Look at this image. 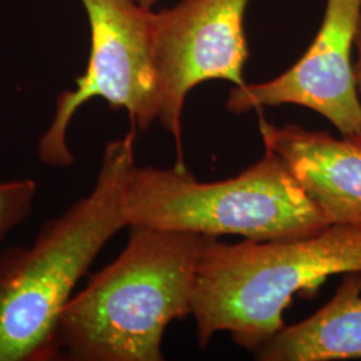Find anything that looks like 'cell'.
<instances>
[{"label": "cell", "instance_id": "4", "mask_svg": "<svg viewBox=\"0 0 361 361\" xmlns=\"http://www.w3.org/2000/svg\"><path fill=\"white\" fill-rule=\"evenodd\" d=\"M128 228L281 241L322 232L326 221L284 161L269 150L237 177L200 182L186 168L131 170Z\"/></svg>", "mask_w": 361, "mask_h": 361}, {"label": "cell", "instance_id": "10", "mask_svg": "<svg viewBox=\"0 0 361 361\" xmlns=\"http://www.w3.org/2000/svg\"><path fill=\"white\" fill-rule=\"evenodd\" d=\"M37 190L31 178L0 182V241L32 212Z\"/></svg>", "mask_w": 361, "mask_h": 361}, {"label": "cell", "instance_id": "9", "mask_svg": "<svg viewBox=\"0 0 361 361\" xmlns=\"http://www.w3.org/2000/svg\"><path fill=\"white\" fill-rule=\"evenodd\" d=\"M255 355L261 361L361 359V271L345 273L322 310L301 323L285 325Z\"/></svg>", "mask_w": 361, "mask_h": 361}, {"label": "cell", "instance_id": "3", "mask_svg": "<svg viewBox=\"0 0 361 361\" xmlns=\"http://www.w3.org/2000/svg\"><path fill=\"white\" fill-rule=\"evenodd\" d=\"M361 271V225H329L281 241L225 244L207 235L197 264L192 314L201 348L226 331L255 352L285 326L297 293H313L335 274Z\"/></svg>", "mask_w": 361, "mask_h": 361}, {"label": "cell", "instance_id": "7", "mask_svg": "<svg viewBox=\"0 0 361 361\" xmlns=\"http://www.w3.org/2000/svg\"><path fill=\"white\" fill-rule=\"evenodd\" d=\"M360 19L361 0H328L322 27L304 56L269 82L235 86L228 110L243 114L264 106L298 104L326 118L341 137L361 140V101L350 58Z\"/></svg>", "mask_w": 361, "mask_h": 361}, {"label": "cell", "instance_id": "6", "mask_svg": "<svg viewBox=\"0 0 361 361\" xmlns=\"http://www.w3.org/2000/svg\"><path fill=\"white\" fill-rule=\"evenodd\" d=\"M249 0H182L155 13L158 119L173 137L183 164L182 111L188 92L209 79L245 85L249 58L244 13Z\"/></svg>", "mask_w": 361, "mask_h": 361}, {"label": "cell", "instance_id": "12", "mask_svg": "<svg viewBox=\"0 0 361 361\" xmlns=\"http://www.w3.org/2000/svg\"><path fill=\"white\" fill-rule=\"evenodd\" d=\"M145 8H152V6L155 4L158 0H137Z\"/></svg>", "mask_w": 361, "mask_h": 361}, {"label": "cell", "instance_id": "5", "mask_svg": "<svg viewBox=\"0 0 361 361\" xmlns=\"http://www.w3.org/2000/svg\"><path fill=\"white\" fill-rule=\"evenodd\" d=\"M91 30L89 65L75 87L58 97L49 128L38 142L39 159L54 168L74 165L67 143L71 119L80 106L102 98L125 109L133 126L146 131L158 119L155 13L137 0H80Z\"/></svg>", "mask_w": 361, "mask_h": 361}, {"label": "cell", "instance_id": "11", "mask_svg": "<svg viewBox=\"0 0 361 361\" xmlns=\"http://www.w3.org/2000/svg\"><path fill=\"white\" fill-rule=\"evenodd\" d=\"M355 46H356V50H357V59L355 62V75H356V82H357V90L361 94V19Z\"/></svg>", "mask_w": 361, "mask_h": 361}, {"label": "cell", "instance_id": "1", "mask_svg": "<svg viewBox=\"0 0 361 361\" xmlns=\"http://www.w3.org/2000/svg\"><path fill=\"white\" fill-rule=\"evenodd\" d=\"M135 130L106 145L94 188L40 228L30 246L0 252V361L56 359L55 332L104 246L128 228L125 197Z\"/></svg>", "mask_w": 361, "mask_h": 361}, {"label": "cell", "instance_id": "8", "mask_svg": "<svg viewBox=\"0 0 361 361\" xmlns=\"http://www.w3.org/2000/svg\"><path fill=\"white\" fill-rule=\"evenodd\" d=\"M265 150L290 169L328 225H361V140L259 119Z\"/></svg>", "mask_w": 361, "mask_h": 361}, {"label": "cell", "instance_id": "2", "mask_svg": "<svg viewBox=\"0 0 361 361\" xmlns=\"http://www.w3.org/2000/svg\"><path fill=\"white\" fill-rule=\"evenodd\" d=\"M207 237L130 226L122 253L62 310L56 359L164 360L169 324L192 314L197 264Z\"/></svg>", "mask_w": 361, "mask_h": 361}]
</instances>
